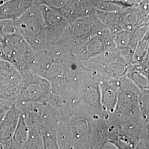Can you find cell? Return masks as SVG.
<instances>
[{"label":"cell","instance_id":"obj_1","mask_svg":"<svg viewBox=\"0 0 149 149\" xmlns=\"http://www.w3.org/2000/svg\"><path fill=\"white\" fill-rule=\"evenodd\" d=\"M3 43L1 60L12 65L21 74L32 72L36 62V54L30 45L18 33L2 38Z\"/></svg>","mask_w":149,"mask_h":149},{"label":"cell","instance_id":"obj_2","mask_svg":"<svg viewBox=\"0 0 149 149\" xmlns=\"http://www.w3.org/2000/svg\"><path fill=\"white\" fill-rule=\"evenodd\" d=\"M16 21L18 33L32 49L34 51H42L46 36L40 7H32Z\"/></svg>","mask_w":149,"mask_h":149},{"label":"cell","instance_id":"obj_3","mask_svg":"<svg viewBox=\"0 0 149 149\" xmlns=\"http://www.w3.org/2000/svg\"><path fill=\"white\" fill-rule=\"evenodd\" d=\"M22 81L16 106L26 103L45 105L50 99V86L48 80L33 72L22 74Z\"/></svg>","mask_w":149,"mask_h":149},{"label":"cell","instance_id":"obj_4","mask_svg":"<svg viewBox=\"0 0 149 149\" xmlns=\"http://www.w3.org/2000/svg\"><path fill=\"white\" fill-rule=\"evenodd\" d=\"M22 81L20 72L8 62L0 59V98L15 103Z\"/></svg>","mask_w":149,"mask_h":149},{"label":"cell","instance_id":"obj_5","mask_svg":"<svg viewBox=\"0 0 149 149\" xmlns=\"http://www.w3.org/2000/svg\"><path fill=\"white\" fill-rule=\"evenodd\" d=\"M34 0H8L0 6V20H17L32 8Z\"/></svg>","mask_w":149,"mask_h":149},{"label":"cell","instance_id":"obj_6","mask_svg":"<svg viewBox=\"0 0 149 149\" xmlns=\"http://www.w3.org/2000/svg\"><path fill=\"white\" fill-rule=\"evenodd\" d=\"M20 116L21 112L14 104L0 122V144L3 145L12 139Z\"/></svg>","mask_w":149,"mask_h":149},{"label":"cell","instance_id":"obj_7","mask_svg":"<svg viewBox=\"0 0 149 149\" xmlns=\"http://www.w3.org/2000/svg\"><path fill=\"white\" fill-rule=\"evenodd\" d=\"M28 136L22 149H43V140L40 129V123H26Z\"/></svg>","mask_w":149,"mask_h":149},{"label":"cell","instance_id":"obj_8","mask_svg":"<svg viewBox=\"0 0 149 149\" xmlns=\"http://www.w3.org/2000/svg\"><path fill=\"white\" fill-rule=\"evenodd\" d=\"M18 33V29L16 20H0V37L1 39L7 36Z\"/></svg>","mask_w":149,"mask_h":149},{"label":"cell","instance_id":"obj_9","mask_svg":"<svg viewBox=\"0 0 149 149\" xmlns=\"http://www.w3.org/2000/svg\"><path fill=\"white\" fill-rule=\"evenodd\" d=\"M15 103L0 98V122Z\"/></svg>","mask_w":149,"mask_h":149},{"label":"cell","instance_id":"obj_10","mask_svg":"<svg viewBox=\"0 0 149 149\" xmlns=\"http://www.w3.org/2000/svg\"><path fill=\"white\" fill-rule=\"evenodd\" d=\"M3 43L1 39H0V59H1L2 52H3Z\"/></svg>","mask_w":149,"mask_h":149},{"label":"cell","instance_id":"obj_11","mask_svg":"<svg viewBox=\"0 0 149 149\" xmlns=\"http://www.w3.org/2000/svg\"><path fill=\"white\" fill-rule=\"evenodd\" d=\"M3 3H4V0H0V6Z\"/></svg>","mask_w":149,"mask_h":149},{"label":"cell","instance_id":"obj_12","mask_svg":"<svg viewBox=\"0 0 149 149\" xmlns=\"http://www.w3.org/2000/svg\"><path fill=\"white\" fill-rule=\"evenodd\" d=\"M0 149H3V146L1 144H0Z\"/></svg>","mask_w":149,"mask_h":149},{"label":"cell","instance_id":"obj_13","mask_svg":"<svg viewBox=\"0 0 149 149\" xmlns=\"http://www.w3.org/2000/svg\"><path fill=\"white\" fill-rule=\"evenodd\" d=\"M8 1V0H4V2H6V1Z\"/></svg>","mask_w":149,"mask_h":149},{"label":"cell","instance_id":"obj_14","mask_svg":"<svg viewBox=\"0 0 149 149\" xmlns=\"http://www.w3.org/2000/svg\"><path fill=\"white\" fill-rule=\"evenodd\" d=\"M0 39H1V37H0Z\"/></svg>","mask_w":149,"mask_h":149},{"label":"cell","instance_id":"obj_15","mask_svg":"<svg viewBox=\"0 0 149 149\" xmlns=\"http://www.w3.org/2000/svg\"></svg>","mask_w":149,"mask_h":149}]
</instances>
